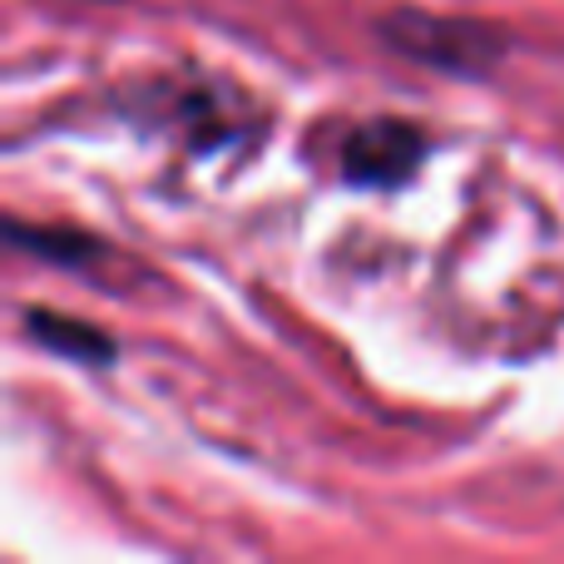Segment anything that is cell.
<instances>
[{"instance_id":"6da1fadb","label":"cell","mask_w":564,"mask_h":564,"mask_svg":"<svg viewBox=\"0 0 564 564\" xmlns=\"http://www.w3.org/2000/svg\"><path fill=\"white\" fill-rule=\"evenodd\" d=\"M381 35L411 59H426V65L446 69V75H486L500 55H506V40L486 25H470V20H431L416 10H401L381 25Z\"/></svg>"},{"instance_id":"7a4b0ae2","label":"cell","mask_w":564,"mask_h":564,"mask_svg":"<svg viewBox=\"0 0 564 564\" xmlns=\"http://www.w3.org/2000/svg\"><path fill=\"white\" fill-rule=\"evenodd\" d=\"M426 159V134L401 119H371V124L351 129L341 144V174L361 188H391L406 184L416 164Z\"/></svg>"},{"instance_id":"3957f363","label":"cell","mask_w":564,"mask_h":564,"mask_svg":"<svg viewBox=\"0 0 564 564\" xmlns=\"http://www.w3.org/2000/svg\"><path fill=\"white\" fill-rule=\"evenodd\" d=\"M25 327L40 347H50L55 357L65 361H79V367H105L115 357V341L105 332H95L89 322H75V317H59V312H25Z\"/></svg>"},{"instance_id":"277c9868","label":"cell","mask_w":564,"mask_h":564,"mask_svg":"<svg viewBox=\"0 0 564 564\" xmlns=\"http://www.w3.org/2000/svg\"><path fill=\"white\" fill-rule=\"evenodd\" d=\"M10 243H25L30 253L50 258V263H89V258L99 253V243H89V238L79 234H50V228H25V224H10Z\"/></svg>"}]
</instances>
